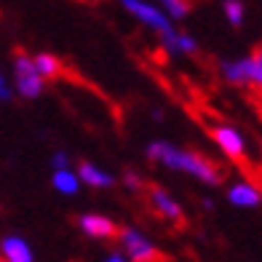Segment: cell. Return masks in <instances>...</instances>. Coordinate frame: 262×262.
I'll return each mask as SVG.
<instances>
[{"instance_id": "6", "label": "cell", "mask_w": 262, "mask_h": 262, "mask_svg": "<svg viewBox=\"0 0 262 262\" xmlns=\"http://www.w3.org/2000/svg\"><path fill=\"white\" fill-rule=\"evenodd\" d=\"M147 190V195H150V204H152V209H156L163 220H169V222H174V225H185V214H182V206L177 204V201L166 193L163 187H158V185H150V187H145Z\"/></svg>"}, {"instance_id": "17", "label": "cell", "mask_w": 262, "mask_h": 262, "mask_svg": "<svg viewBox=\"0 0 262 262\" xmlns=\"http://www.w3.org/2000/svg\"><path fill=\"white\" fill-rule=\"evenodd\" d=\"M123 182H126V187H131V190H145V187H147L137 171H126V174H123Z\"/></svg>"}, {"instance_id": "5", "label": "cell", "mask_w": 262, "mask_h": 262, "mask_svg": "<svg viewBox=\"0 0 262 262\" xmlns=\"http://www.w3.org/2000/svg\"><path fill=\"white\" fill-rule=\"evenodd\" d=\"M121 6L128 11V14H134L142 25L152 27L156 32H163V30L174 27L171 21L166 19V14H161V11L152 6V3H147V0H121Z\"/></svg>"}, {"instance_id": "7", "label": "cell", "mask_w": 262, "mask_h": 262, "mask_svg": "<svg viewBox=\"0 0 262 262\" xmlns=\"http://www.w3.org/2000/svg\"><path fill=\"white\" fill-rule=\"evenodd\" d=\"M80 230L89 238H97V241H104V238H118V225L110 217H102V214H83L78 220Z\"/></svg>"}, {"instance_id": "3", "label": "cell", "mask_w": 262, "mask_h": 262, "mask_svg": "<svg viewBox=\"0 0 262 262\" xmlns=\"http://www.w3.org/2000/svg\"><path fill=\"white\" fill-rule=\"evenodd\" d=\"M206 131H209V137L220 145V150L228 156L230 161H235L238 163V169H241L244 174H249L252 171V161H249V156H246V147H244V139H241V134H238L235 128H230L228 123H206Z\"/></svg>"}, {"instance_id": "18", "label": "cell", "mask_w": 262, "mask_h": 262, "mask_svg": "<svg viewBox=\"0 0 262 262\" xmlns=\"http://www.w3.org/2000/svg\"><path fill=\"white\" fill-rule=\"evenodd\" d=\"M51 166H54V171H56V169H70V158H67V152H64V150L54 152V158H51Z\"/></svg>"}, {"instance_id": "4", "label": "cell", "mask_w": 262, "mask_h": 262, "mask_svg": "<svg viewBox=\"0 0 262 262\" xmlns=\"http://www.w3.org/2000/svg\"><path fill=\"white\" fill-rule=\"evenodd\" d=\"M118 238H121V246H123L128 262H166V257L158 252V246L152 241H147L139 230L121 228L118 230Z\"/></svg>"}, {"instance_id": "21", "label": "cell", "mask_w": 262, "mask_h": 262, "mask_svg": "<svg viewBox=\"0 0 262 262\" xmlns=\"http://www.w3.org/2000/svg\"><path fill=\"white\" fill-rule=\"evenodd\" d=\"M104 262H128V257H126L123 252H113V254H107Z\"/></svg>"}, {"instance_id": "16", "label": "cell", "mask_w": 262, "mask_h": 262, "mask_svg": "<svg viewBox=\"0 0 262 262\" xmlns=\"http://www.w3.org/2000/svg\"><path fill=\"white\" fill-rule=\"evenodd\" d=\"M246 99L252 102L257 115L262 118V86H246Z\"/></svg>"}, {"instance_id": "1", "label": "cell", "mask_w": 262, "mask_h": 262, "mask_svg": "<svg viewBox=\"0 0 262 262\" xmlns=\"http://www.w3.org/2000/svg\"><path fill=\"white\" fill-rule=\"evenodd\" d=\"M147 158L156 161L166 169H174V171H185V174H193L195 180L206 182V185H222L228 180V169L222 163H217L214 158H209L206 152L201 150H182V147H174L171 142H150L147 145Z\"/></svg>"}, {"instance_id": "14", "label": "cell", "mask_w": 262, "mask_h": 262, "mask_svg": "<svg viewBox=\"0 0 262 262\" xmlns=\"http://www.w3.org/2000/svg\"><path fill=\"white\" fill-rule=\"evenodd\" d=\"M158 3L169 11L171 19H185L193 11V0H158Z\"/></svg>"}, {"instance_id": "2", "label": "cell", "mask_w": 262, "mask_h": 262, "mask_svg": "<svg viewBox=\"0 0 262 262\" xmlns=\"http://www.w3.org/2000/svg\"><path fill=\"white\" fill-rule=\"evenodd\" d=\"M14 86L21 99H38L46 89V78L38 73L32 54L25 49H14Z\"/></svg>"}, {"instance_id": "15", "label": "cell", "mask_w": 262, "mask_h": 262, "mask_svg": "<svg viewBox=\"0 0 262 262\" xmlns=\"http://www.w3.org/2000/svg\"><path fill=\"white\" fill-rule=\"evenodd\" d=\"M244 0H225V16H228V21L233 27H241L244 25Z\"/></svg>"}, {"instance_id": "20", "label": "cell", "mask_w": 262, "mask_h": 262, "mask_svg": "<svg viewBox=\"0 0 262 262\" xmlns=\"http://www.w3.org/2000/svg\"><path fill=\"white\" fill-rule=\"evenodd\" d=\"M249 59H254V62L262 67V43H257L254 49H252V54H249Z\"/></svg>"}, {"instance_id": "10", "label": "cell", "mask_w": 262, "mask_h": 262, "mask_svg": "<svg viewBox=\"0 0 262 262\" xmlns=\"http://www.w3.org/2000/svg\"><path fill=\"white\" fill-rule=\"evenodd\" d=\"M228 198H230V204H235V206H259L262 193L252 182H241V185H233L230 187Z\"/></svg>"}, {"instance_id": "13", "label": "cell", "mask_w": 262, "mask_h": 262, "mask_svg": "<svg viewBox=\"0 0 262 262\" xmlns=\"http://www.w3.org/2000/svg\"><path fill=\"white\" fill-rule=\"evenodd\" d=\"M51 185L64 195H75L78 187H80V180H78V174L70 171V169H56L54 177H51Z\"/></svg>"}, {"instance_id": "11", "label": "cell", "mask_w": 262, "mask_h": 262, "mask_svg": "<svg viewBox=\"0 0 262 262\" xmlns=\"http://www.w3.org/2000/svg\"><path fill=\"white\" fill-rule=\"evenodd\" d=\"M220 75L228 80L230 86H238V89L249 86L246 70H244V59H238V62H220Z\"/></svg>"}, {"instance_id": "8", "label": "cell", "mask_w": 262, "mask_h": 262, "mask_svg": "<svg viewBox=\"0 0 262 262\" xmlns=\"http://www.w3.org/2000/svg\"><path fill=\"white\" fill-rule=\"evenodd\" d=\"M0 254H3L6 262H35L30 244L19 235H6L0 241Z\"/></svg>"}, {"instance_id": "19", "label": "cell", "mask_w": 262, "mask_h": 262, "mask_svg": "<svg viewBox=\"0 0 262 262\" xmlns=\"http://www.w3.org/2000/svg\"><path fill=\"white\" fill-rule=\"evenodd\" d=\"M14 99V94H11V89L6 86V80H3V75H0V102H11Z\"/></svg>"}, {"instance_id": "12", "label": "cell", "mask_w": 262, "mask_h": 262, "mask_svg": "<svg viewBox=\"0 0 262 262\" xmlns=\"http://www.w3.org/2000/svg\"><path fill=\"white\" fill-rule=\"evenodd\" d=\"M35 67H38V73L46 78V80H54V78H62V70L64 64L59 62L54 54H35Z\"/></svg>"}, {"instance_id": "9", "label": "cell", "mask_w": 262, "mask_h": 262, "mask_svg": "<svg viewBox=\"0 0 262 262\" xmlns=\"http://www.w3.org/2000/svg\"><path fill=\"white\" fill-rule=\"evenodd\" d=\"M78 180L86 182L89 187H113L115 177L102 171L99 166H94L91 161H78Z\"/></svg>"}]
</instances>
